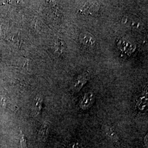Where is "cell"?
I'll use <instances>...</instances> for the list:
<instances>
[{
    "label": "cell",
    "mask_w": 148,
    "mask_h": 148,
    "mask_svg": "<svg viewBox=\"0 0 148 148\" xmlns=\"http://www.w3.org/2000/svg\"><path fill=\"white\" fill-rule=\"evenodd\" d=\"M90 79V73L88 71L81 74L76 79L71 85V90L75 92H77L87 83Z\"/></svg>",
    "instance_id": "cell-1"
},
{
    "label": "cell",
    "mask_w": 148,
    "mask_h": 148,
    "mask_svg": "<svg viewBox=\"0 0 148 148\" xmlns=\"http://www.w3.org/2000/svg\"><path fill=\"white\" fill-rule=\"evenodd\" d=\"M99 8V5L97 2H86L80 6L79 12L81 14L93 15Z\"/></svg>",
    "instance_id": "cell-2"
},
{
    "label": "cell",
    "mask_w": 148,
    "mask_h": 148,
    "mask_svg": "<svg viewBox=\"0 0 148 148\" xmlns=\"http://www.w3.org/2000/svg\"><path fill=\"white\" fill-rule=\"evenodd\" d=\"M95 101V96L92 92L85 93L82 100L80 101L79 106L83 110H87L93 106Z\"/></svg>",
    "instance_id": "cell-3"
},
{
    "label": "cell",
    "mask_w": 148,
    "mask_h": 148,
    "mask_svg": "<svg viewBox=\"0 0 148 148\" xmlns=\"http://www.w3.org/2000/svg\"><path fill=\"white\" fill-rule=\"evenodd\" d=\"M79 41L86 47H92L95 42V37L88 32L82 33L79 37Z\"/></svg>",
    "instance_id": "cell-4"
},
{
    "label": "cell",
    "mask_w": 148,
    "mask_h": 148,
    "mask_svg": "<svg viewBox=\"0 0 148 148\" xmlns=\"http://www.w3.org/2000/svg\"><path fill=\"white\" fill-rule=\"evenodd\" d=\"M66 48V45L63 40L58 39L54 42V49L55 52L58 55H63L65 52Z\"/></svg>",
    "instance_id": "cell-5"
},
{
    "label": "cell",
    "mask_w": 148,
    "mask_h": 148,
    "mask_svg": "<svg viewBox=\"0 0 148 148\" xmlns=\"http://www.w3.org/2000/svg\"><path fill=\"white\" fill-rule=\"evenodd\" d=\"M42 98L41 97H37L35 98L33 103V111L36 115H39L42 109Z\"/></svg>",
    "instance_id": "cell-6"
},
{
    "label": "cell",
    "mask_w": 148,
    "mask_h": 148,
    "mask_svg": "<svg viewBox=\"0 0 148 148\" xmlns=\"http://www.w3.org/2000/svg\"><path fill=\"white\" fill-rule=\"evenodd\" d=\"M106 133H107L108 137L111 139L112 142L116 144V145L119 144V140L116 133L111 127H108L106 129Z\"/></svg>",
    "instance_id": "cell-7"
},
{
    "label": "cell",
    "mask_w": 148,
    "mask_h": 148,
    "mask_svg": "<svg viewBox=\"0 0 148 148\" xmlns=\"http://www.w3.org/2000/svg\"><path fill=\"white\" fill-rule=\"evenodd\" d=\"M48 131V127L46 126H43L39 131L38 136L41 140H42L43 141H45V139L47 137Z\"/></svg>",
    "instance_id": "cell-8"
},
{
    "label": "cell",
    "mask_w": 148,
    "mask_h": 148,
    "mask_svg": "<svg viewBox=\"0 0 148 148\" xmlns=\"http://www.w3.org/2000/svg\"><path fill=\"white\" fill-rule=\"evenodd\" d=\"M21 148H27V138L24 134H21Z\"/></svg>",
    "instance_id": "cell-9"
},
{
    "label": "cell",
    "mask_w": 148,
    "mask_h": 148,
    "mask_svg": "<svg viewBox=\"0 0 148 148\" xmlns=\"http://www.w3.org/2000/svg\"><path fill=\"white\" fill-rule=\"evenodd\" d=\"M142 104V108L143 107H145L146 105L147 106V98H146L145 97H143L140 99V101H138V106L141 105Z\"/></svg>",
    "instance_id": "cell-10"
},
{
    "label": "cell",
    "mask_w": 148,
    "mask_h": 148,
    "mask_svg": "<svg viewBox=\"0 0 148 148\" xmlns=\"http://www.w3.org/2000/svg\"><path fill=\"white\" fill-rule=\"evenodd\" d=\"M70 148H81L80 145L77 143H74L70 145Z\"/></svg>",
    "instance_id": "cell-11"
}]
</instances>
